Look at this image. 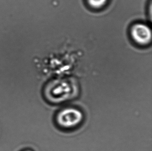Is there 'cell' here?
Returning <instances> with one entry per match:
<instances>
[{
	"mask_svg": "<svg viewBox=\"0 0 152 151\" xmlns=\"http://www.w3.org/2000/svg\"><path fill=\"white\" fill-rule=\"evenodd\" d=\"M89 5L94 8H100L104 6L107 0H87Z\"/></svg>",
	"mask_w": 152,
	"mask_h": 151,
	"instance_id": "4",
	"label": "cell"
},
{
	"mask_svg": "<svg viewBox=\"0 0 152 151\" xmlns=\"http://www.w3.org/2000/svg\"><path fill=\"white\" fill-rule=\"evenodd\" d=\"M75 89L67 81H54L45 87L44 96L50 102L60 103L73 98L77 93Z\"/></svg>",
	"mask_w": 152,
	"mask_h": 151,
	"instance_id": "1",
	"label": "cell"
},
{
	"mask_svg": "<svg viewBox=\"0 0 152 151\" xmlns=\"http://www.w3.org/2000/svg\"><path fill=\"white\" fill-rule=\"evenodd\" d=\"M131 35L134 41L139 45H148L152 39L151 30L143 23L134 25L131 29Z\"/></svg>",
	"mask_w": 152,
	"mask_h": 151,
	"instance_id": "3",
	"label": "cell"
},
{
	"mask_svg": "<svg viewBox=\"0 0 152 151\" xmlns=\"http://www.w3.org/2000/svg\"><path fill=\"white\" fill-rule=\"evenodd\" d=\"M84 115L78 109L68 107L60 110L56 115L55 122L62 129L71 130L79 126L82 123Z\"/></svg>",
	"mask_w": 152,
	"mask_h": 151,
	"instance_id": "2",
	"label": "cell"
},
{
	"mask_svg": "<svg viewBox=\"0 0 152 151\" xmlns=\"http://www.w3.org/2000/svg\"><path fill=\"white\" fill-rule=\"evenodd\" d=\"M22 151H33L32 150L30 149H25Z\"/></svg>",
	"mask_w": 152,
	"mask_h": 151,
	"instance_id": "5",
	"label": "cell"
}]
</instances>
